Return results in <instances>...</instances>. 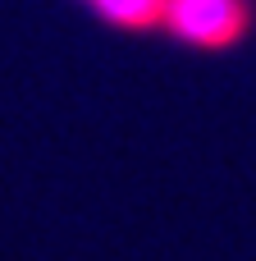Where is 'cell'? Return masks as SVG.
Segmentation results:
<instances>
[{"instance_id": "cell-1", "label": "cell", "mask_w": 256, "mask_h": 261, "mask_svg": "<svg viewBox=\"0 0 256 261\" xmlns=\"http://www.w3.org/2000/svg\"><path fill=\"white\" fill-rule=\"evenodd\" d=\"M82 5H92V14L101 23H110V28L169 37V18H174L179 0H82Z\"/></svg>"}]
</instances>
